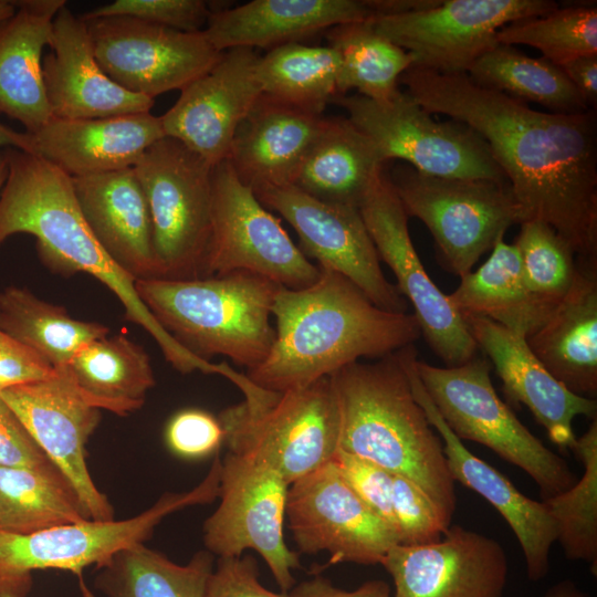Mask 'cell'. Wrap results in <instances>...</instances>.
Masks as SVG:
<instances>
[{
	"mask_svg": "<svg viewBox=\"0 0 597 597\" xmlns=\"http://www.w3.org/2000/svg\"><path fill=\"white\" fill-rule=\"evenodd\" d=\"M218 420L229 452L269 464L289 484L331 461L338 449L339 410L329 376L279 392L265 405L230 406Z\"/></svg>",
	"mask_w": 597,
	"mask_h": 597,
	"instance_id": "9c48e42d",
	"label": "cell"
},
{
	"mask_svg": "<svg viewBox=\"0 0 597 597\" xmlns=\"http://www.w3.org/2000/svg\"><path fill=\"white\" fill-rule=\"evenodd\" d=\"M289 486L269 464L228 451L221 459L220 504L203 524L208 552L220 558L254 549L281 593L294 587L292 570L301 567L297 553L284 540Z\"/></svg>",
	"mask_w": 597,
	"mask_h": 597,
	"instance_id": "4fadbf2b",
	"label": "cell"
},
{
	"mask_svg": "<svg viewBox=\"0 0 597 597\" xmlns=\"http://www.w3.org/2000/svg\"><path fill=\"white\" fill-rule=\"evenodd\" d=\"M0 465L29 468L65 478L59 467L36 443L14 411L1 397Z\"/></svg>",
	"mask_w": 597,
	"mask_h": 597,
	"instance_id": "7dc6e473",
	"label": "cell"
},
{
	"mask_svg": "<svg viewBox=\"0 0 597 597\" xmlns=\"http://www.w3.org/2000/svg\"><path fill=\"white\" fill-rule=\"evenodd\" d=\"M49 46L42 72L53 117L103 118L153 108V98L126 91L103 71L86 23L66 6L54 17Z\"/></svg>",
	"mask_w": 597,
	"mask_h": 597,
	"instance_id": "603a6c76",
	"label": "cell"
},
{
	"mask_svg": "<svg viewBox=\"0 0 597 597\" xmlns=\"http://www.w3.org/2000/svg\"><path fill=\"white\" fill-rule=\"evenodd\" d=\"M417 375L437 410L462 439L481 443L524 470L543 500L561 494L577 481L568 463L549 450L498 396L490 360L474 356L454 367L415 360Z\"/></svg>",
	"mask_w": 597,
	"mask_h": 597,
	"instance_id": "52a82bcc",
	"label": "cell"
},
{
	"mask_svg": "<svg viewBox=\"0 0 597 597\" xmlns=\"http://www.w3.org/2000/svg\"><path fill=\"white\" fill-rule=\"evenodd\" d=\"M203 597H291L289 593H274L259 580L254 557H220L208 577Z\"/></svg>",
	"mask_w": 597,
	"mask_h": 597,
	"instance_id": "c3c4849f",
	"label": "cell"
},
{
	"mask_svg": "<svg viewBox=\"0 0 597 597\" xmlns=\"http://www.w3.org/2000/svg\"><path fill=\"white\" fill-rule=\"evenodd\" d=\"M461 317L491 320L525 338L534 334L553 314L531 294L515 244L500 237L489 259L474 272L461 277L448 295Z\"/></svg>",
	"mask_w": 597,
	"mask_h": 597,
	"instance_id": "1f68e13d",
	"label": "cell"
},
{
	"mask_svg": "<svg viewBox=\"0 0 597 597\" xmlns=\"http://www.w3.org/2000/svg\"><path fill=\"white\" fill-rule=\"evenodd\" d=\"M272 315L273 346L245 375L273 392L305 387L362 357H385L421 335L413 314L378 307L347 277L326 269L305 289L282 287Z\"/></svg>",
	"mask_w": 597,
	"mask_h": 597,
	"instance_id": "7a4b0ae2",
	"label": "cell"
},
{
	"mask_svg": "<svg viewBox=\"0 0 597 597\" xmlns=\"http://www.w3.org/2000/svg\"><path fill=\"white\" fill-rule=\"evenodd\" d=\"M329 378L339 410L338 449L415 482L449 527L457 504L454 481L442 440L413 397L405 347L375 363L345 365Z\"/></svg>",
	"mask_w": 597,
	"mask_h": 597,
	"instance_id": "277c9868",
	"label": "cell"
},
{
	"mask_svg": "<svg viewBox=\"0 0 597 597\" xmlns=\"http://www.w3.org/2000/svg\"><path fill=\"white\" fill-rule=\"evenodd\" d=\"M392 510L401 545L417 546L438 542L448 528L437 506L422 489L411 480L395 474Z\"/></svg>",
	"mask_w": 597,
	"mask_h": 597,
	"instance_id": "ee69618b",
	"label": "cell"
},
{
	"mask_svg": "<svg viewBox=\"0 0 597 597\" xmlns=\"http://www.w3.org/2000/svg\"><path fill=\"white\" fill-rule=\"evenodd\" d=\"M558 7L551 0H437L421 10L375 14L368 20L378 34L412 54V65L468 74L498 44L502 27Z\"/></svg>",
	"mask_w": 597,
	"mask_h": 597,
	"instance_id": "5bb4252c",
	"label": "cell"
},
{
	"mask_svg": "<svg viewBox=\"0 0 597 597\" xmlns=\"http://www.w3.org/2000/svg\"><path fill=\"white\" fill-rule=\"evenodd\" d=\"M515 239L526 285L535 300L554 312L572 290L577 274L576 254L549 224L527 220Z\"/></svg>",
	"mask_w": 597,
	"mask_h": 597,
	"instance_id": "b9f144b4",
	"label": "cell"
},
{
	"mask_svg": "<svg viewBox=\"0 0 597 597\" xmlns=\"http://www.w3.org/2000/svg\"><path fill=\"white\" fill-rule=\"evenodd\" d=\"M55 369L0 328V391L52 376Z\"/></svg>",
	"mask_w": 597,
	"mask_h": 597,
	"instance_id": "681fc988",
	"label": "cell"
},
{
	"mask_svg": "<svg viewBox=\"0 0 597 597\" xmlns=\"http://www.w3.org/2000/svg\"><path fill=\"white\" fill-rule=\"evenodd\" d=\"M135 286L159 325L205 360L223 355L250 370L273 346L270 316L284 286L262 275L234 271L190 280L144 279Z\"/></svg>",
	"mask_w": 597,
	"mask_h": 597,
	"instance_id": "5b68a950",
	"label": "cell"
},
{
	"mask_svg": "<svg viewBox=\"0 0 597 597\" xmlns=\"http://www.w3.org/2000/svg\"><path fill=\"white\" fill-rule=\"evenodd\" d=\"M18 233L35 238L39 258L51 270L87 273L103 283L122 303L126 318L149 333L174 368L228 376L227 363L196 356L155 320L136 292V280L108 256L87 226L72 177L39 155L10 148L0 191V245Z\"/></svg>",
	"mask_w": 597,
	"mask_h": 597,
	"instance_id": "3957f363",
	"label": "cell"
},
{
	"mask_svg": "<svg viewBox=\"0 0 597 597\" xmlns=\"http://www.w3.org/2000/svg\"><path fill=\"white\" fill-rule=\"evenodd\" d=\"M572 451L582 461L584 473L561 494L546 500L557 526V541L565 557L597 564V419L576 439Z\"/></svg>",
	"mask_w": 597,
	"mask_h": 597,
	"instance_id": "ab89813d",
	"label": "cell"
},
{
	"mask_svg": "<svg viewBox=\"0 0 597 597\" xmlns=\"http://www.w3.org/2000/svg\"><path fill=\"white\" fill-rule=\"evenodd\" d=\"M63 368L102 409L119 416L139 409L156 384L149 355L124 334L88 343Z\"/></svg>",
	"mask_w": 597,
	"mask_h": 597,
	"instance_id": "d6a6232c",
	"label": "cell"
},
{
	"mask_svg": "<svg viewBox=\"0 0 597 597\" xmlns=\"http://www.w3.org/2000/svg\"><path fill=\"white\" fill-rule=\"evenodd\" d=\"M586 105L595 111L597 105V54L582 55L559 65Z\"/></svg>",
	"mask_w": 597,
	"mask_h": 597,
	"instance_id": "816d5d0a",
	"label": "cell"
},
{
	"mask_svg": "<svg viewBox=\"0 0 597 597\" xmlns=\"http://www.w3.org/2000/svg\"><path fill=\"white\" fill-rule=\"evenodd\" d=\"M221 458L216 455L206 478L192 490L165 493L153 506L122 521H84L54 526L32 534L0 530V597H28L33 572L60 569L80 580L84 597H92L83 570L100 566L115 553L145 543L167 515L219 496Z\"/></svg>",
	"mask_w": 597,
	"mask_h": 597,
	"instance_id": "8992f818",
	"label": "cell"
},
{
	"mask_svg": "<svg viewBox=\"0 0 597 597\" xmlns=\"http://www.w3.org/2000/svg\"><path fill=\"white\" fill-rule=\"evenodd\" d=\"M388 177L407 216L431 232L441 264L460 277L512 224L522 222L507 180L436 177L405 163Z\"/></svg>",
	"mask_w": 597,
	"mask_h": 597,
	"instance_id": "ba28073f",
	"label": "cell"
},
{
	"mask_svg": "<svg viewBox=\"0 0 597 597\" xmlns=\"http://www.w3.org/2000/svg\"><path fill=\"white\" fill-rule=\"evenodd\" d=\"M0 397L69 480L88 519L113 521L114 509L86 463V443L101 420L100 402L81 390L64 368L7 388Z\"/></svg>",
	"mask_w": 597,
	"mask_h": 597,
	"instance_id": "e0dca14e",
	"label": "cell"
},
{
	"mask_svg": "<svg viewBox=\"0 0 597 597\" xmlns=\"http://www.w3.org/2000/svg\"><path fill=\"white\" fill-rule=\"evenodd\" d=\"M10 148L0 149V191L8 175Z\"/></svg>",
	"mask_w": 597,
	"mask_h": 597,
	"instance_id": "11a10c76",
	"label": "cell"
},
{
	"mask_svg": "<svg viewBox=\"0 0 597 597\" xmlns=\"http://www.w3.org/2000/svg\"><path fill=\"white\" fill-rule=\"evenodd\" d=\"M0 147L35 154L32 136L27 132H17L0 123Z\"/></svg>",
	"mask_w": 597,
	"mask_h": 597,
	"instance_id": "f5cc1de1",
	"label": "cell"
},
{
	"mask_svg": "<svg viewBox=\"0 0 597 597\" xmlns=\"http://www.w3.org/2000/svg\"><path fill=\"white\" fill-rule=\"evenodd\" d=\"M381 565L394 580V597H502L509 573L496 540L460 525L431 544L392 546Z\"/></svg>",
	"mask_w": 597,
	"mask_h": 597,
	"instance_id": "ffe728a7",
	"label": "cell"
},
{
	"mask_svg": "<svg viewBox=\"0 0 597 597\" xmlns=\"http://www.w3.org/2000/svg\"><path fill=\"white\" fill-rule=\"evenodd\" d=\"M374 14L369 0H253L211 11L203 32L220 52L233 48L269 51Z\"/></svg>",
	"mask_w": 597,
	"mask_h": 597,
	"instance_id": "4316f807",
	"label": "cell"
},
{
	"mask_svg": "<svg viewBox=\"0 0 597 597\" xmlns=\"http://www.w3.org/2000/svg\"><path fill=\"white\" fill-rule=\"evenodd\" d=\"M211 10L202 0H116L80 15L83 21L129 17L185 32L203 31Z\"/></svg>",
	"mask_w": 597,
	"mask_h": 597,
	"instance_id": "7bdbcfd3",
	"label": "cell"
},
{
	"mask_svg": "<svg viewBox=\"0 0 597 597\" xmlns=\"http://www.w3.org/2000/svg\"><path fill=\"white\" fill-rule=\"evenodd\" d=\"M468 75L481 86L541 104L554 113L590 109L558 65L513 45L498 43L473 63Z\"/></svg>",
	"mask_w": 597,
	"mask_h": 597,
	"instance_id": "8d00e7d4",
	"label": "cell"
},
{
	"mask_svg": "<svg viewBox=\"0 0 597 597\" xmlns=\"http://www.w3.org/2000/svg\"><path fill=\"white\" fill-rule=\"evenodd\" d=\"M298 234L305 252L321 269L341 273L378 307L408 313V301L383 273L380 259L359 209L322 202L289 185L253 190Z\"/></svg>",
	"mask_w": 597,
	"mask_h": 597,
	"instance_id": "d6986e66",
	"label": "cell"
},
{
	"mask_svg": "<svg viewBox=\"0 0 597 597\" xmlns=\"http://www.w3.org/2000/svg\"><path fill=\"white\" fill-rule=\"evenodd\" d=\"M324 122L262 93L238 126L227 160L252 190L292 185Z\"/></svg>",
	"mask_w": 597,
	"mask_h": 597,
	"instance_id": "83f0119b",
	"label": "cell"
},
{
	"mask_svg": "<svg viewBox=\"0 0 597 597\" xmlns=\"http://www.w3.org/2000/svg\"><path fill=\"white\" fill-rule=\"evenodd\" d=\"M133 168L149 208L157 279L202 277L211 235L212 166L166 136Z\"/></svg>",
	"mask_w": 597,
	"mask_h": 597,
	"instance_id": "30bf717a",
	"label": "cell"
},
{
	"mask_svg": "<svg viewBox=\"0 0 597 597\" xmlns=\"http://www.w3.org/2000/svg\"><path fill=\"white\" fill-rule=\"evenodd\" d=\"M328 46L339 56L338 96L350 90L374 101H388L400 90V76L413 63L411 53L378 34L369 20L325 31Z\"/></svg>",
	"mask_w": 597,
	"mask_h": 597,
	"instance_id": "d590c367",
	"label": "cell"
},
{
	"mask_svg": "<svg viewBox=\"0 0 597 597\" xmlns=\"http://www.w3.org/2000/svg\"><path fill=\"white\" fill-rule=\"evenodd\" d=\"M0 328L54 369L65 367L81 348L109 334L107 326L73 318L65 307L14 285L0 291Z\"/></svg>",
	"mask_w": 597,
	"mask_h": 597,
	"instance_id": "836d02e7",
	"label": "cell"
},
{
	"mask_svg": "<svg viewBox=\"0 0 597 597\" xmlns=\"http://www.w3.org/2000/svg\"><path fill=\"white\" fill-rule=\"evenodd\" d=\"M72 182L80 210L108 256L136 281L157 279L149 208L134 168Z\"/></svg>",
	"mask_w": 597,
	"mask_h": 597,
	"instance_id": "484cf974",
	"label": "cell"
},
{
	"mask_svg": "<svg viewBox=\"0 0 597 597\" xmlns=\"http://www.w3.org/2000/svg\"><path fill=\"white\" fill-rule=\"evenodd\" d=\"M15 12L0 22V113L34 134L53 116L46 98L42 51L64 0L13 1Z\"/></svg>",
	"mask_w": 597,
	"mask_h": 597,
	"instance_id": "f1b7e54d",
	"label": "cell"
},
{
	"mask_svg": "<svg viewBox=\"0 0 597 597\" xmlns=\"http://www.w3.org/2000/svg\"><path fill=\"white\" fill-rule=\"evenodd\" d=\"M286 517L301 553L329 564H381L397 534L355 494L331 460L289 486Z\"/></svg>",
	"mask_w": 597,
	"mask_h": 597,
	"instance_id": "ac0fdd59",
	"label": "cell"
},
{
	"mask_svg": "<svg viewBox=\"0 0 597 597\" xmlns=\"http://www.w3.org/2000/svg\"><path fill=\"white\" fill-rule=\"evenodd\" d=\"M291 597H391L389 585L384 580H368L354 590H344L321 576L295 585Z\"/></svg>",
	"mask_w": 597,
	"mask_h": 597,
	"instance_id": "f907efd6",
	"label": "cell"
},
{
	"mask_svg": "<svg viewBox=\"0 0 597 597\" xmlns=\"http://www.w3.org/2000/svg\"><path fill=\"white\" fill-rule=\"evenodd\" d=\"M30 135L35 155L72 178L133 168L166 137L160 116L150 112L90 119L52 117Z\"/></svg>",
	"mask_w": 597,
	"mask_h": 597,
	"instance_id": "d4e9b609",
	"label": "cell"
},
{
	"mask_svg": "<svg viewBox=\"0 0 597 597\" xmlns=\"http://www.w3.org/2000/svg\"><path fill=\"white\" fill-rule=\"evenodd\" d=\"M332 461L355 494L398 536L392 510L394 474L373 461L342 449H337Z\"/></svg>",
	"mask_w": 597,
	"mask_h": 597,
	"instance_id": "f6af8a7d",
	"label": "cell"
},
{
	"mask_svg": "<svg viewBox=\"0 0 597 597\" xmlns=\"http://www.w3.org/2000/svg\"><path fill=\"white\" fill-rule=\"evenodd\" d=\"M352 124L387 163L398 159L436 177L506 180L485 140L464 123L436 121L407 92L388 101L359 94L336 96Z\"/></svg>",
	"mask_w": 597,
	"mask_h": 597,
	"instance_id": "8fae6325",
	"label": "cell"
},
{
	"mask_svg": "<svg viewBox=\"0 0 597 597\" xmlns=\"http://www.w3.org/2000/svg\"><path fill=\"white\" fill-rule=\"evenodd\" d=\"M496 40L506 45L536 48L558 66L582 55L597 54V7L572 4L520 19L502 27Z\"/></svg>",
	"mask_w": 597,
	"mask_h": 597,
	"instance_id": "60d3db41",
	"label": "cell"
},
{
	"mask_svg": "<svg viewBox=\"0 0 597 597\" xmlns=\"http://www.w3.org/2000/svg\"><path fill=\"white\" fill-rule=\"evenodd\" d=\"M211 189V235L202 277L247 271L291 290L317 281L320 266L307 260L227 159L212 167Z\"/></svg>",
	"mask_w": 597,
	"mask_h": 597,
	"instance_id": "7c38bea8",
	"label": "cell"
},
{
	"mask_svg": "<svg viewBox=\"0 0 597 597\" xmlns=\"http://www.w3.org/2000/svg\"><path fill=\"white\" fill-rule=\"evenodd\" d=\"M385 164L347 117H325L291 186L322 202L359 209Z\"/></svg>",
	"mask_w": 597,
	"mask_h": 597,
	"instance_id": "4dcf8cb0",
	"label": "cell"
},
{
	"mask_svg": "<svg viewBox=\"0 0 597 597\" xmlns=\"http://www.w3.org/2000/svg\"><path fill=\"white\" fill-rule=\"evenodd\" d=\"M212 570L207 549L180 565L139 543L97 566L94 585L106 597H203Z\"/></svg>",
	"mask_w": 597,
	"mask_h": 597,
	"instance_id": "e575fe53",
	"label": "cell"
},
{
	"mask_svg": "<svg viewBox=\"0 0 597 597\" xmlns=\"http://www.w3.org/2000/svg\"><path fill=\"white\" fill-rule=\"evenodd\" d=\"M463 320L478 348L495 367L506 399L514 406H526L553 443L572 450L577 439L573 420L577 416L595 419L597 400L576 395L558 381L537 359L524 336L484 317Z\"/></svg>",
	"mask_w": 597,
	"mask_h": 597,
	"instance_id": "cb8c5ba5",
	"label": "cell"
},
{
	"mask_svg": "<svg viewBox=\"0 0 597 597\" xmlns=\"http://www.w3.org/2000/svg\"><path fill=\"white\" fill-rule=\"evenodd\" d=\"M412 345L405 347V366L415 399L442 440L448 470L453 481L483 496L509 523L526 562L531 580L543 579L549 570V552L557 541V526L545 503L521 493L514 484L489 463L474 455L446 423L421 384Z\"/></svg>",
	"mask_w": 597,
	"mask_h": 597,
	"instance_id": "7402d4cb",
	"label": "cell"
},
{
	"mask_svg": "<svg viewBox=\"0 0 597 597\" xmlns=\"http://www.w3.org/2000/svg\"><path fill=\"white\" fill-rule=\"evenodd\" d=\"M165 438L177 455L197 459L218 450L223 441V429L211 413L200 409H186L169 420Z\"/></svg>",
	"mask_w": 597,
	"mask_h": 597,
	"instance_id": "bcb514c9",
	"label": "cell"
},
{
	"mask_svg": "<svg viewBox=\"0 0 597 597\" xmlns=\"http://www.w3.org/2000/svg\"><path fill=\"white\" fill-rule=\"evenodd\" d=\"M544 597H591L580 589L574 582L565 579L554 584Z\"/></svg>",
	"mask_w": 597,
	"mask_h": 597,
	"instance_id": "db71d44e",
	"label": "cell"
},
{
	"mask_svg": "<svg viewBox=\"0 0 597 597\" xmlns=\"http://www.w3.org/2000/svg\"><path fill=\"white\" fill-rule=\"evenodd\" d=\"M399 83L426 111L464 123L485 140L512 188L522 222L549 224L578 261L597 264L595 111L540 112L468 74L416 65Z\"/></svg>",
	"mask_w": 597,
	"mask_h": 597,
	"instance_id": "6da1fadb",
	"label": "cell"
},
{
	"mask_svg": "<svg viewBox=\"0 0 597 597\" xmlns=\"http://www.w3.org/2000/svg\"><path fill=\"white\" fill-rule=\"evenodd\" d=\"M338 73L339 56L328 45L284 44L255 64L263 94L316 115L338 96Z\"/></svg>",
	"mask_w": 597,
	"mask_h": 597,
	"instance_id": "74e56055",
	"label": "cell"
},
{
	"mask_svg": "<svg viewBox=\"0 0 597 597\" xmlns=\"http://www.w3.org/2000/svg\"><path fill=\"white\" fill-rule=\"evenodd\" d=\"M259 56L250 48L223 51L160 116L165 136L177 139L212 167L226 160L238 126L262 94L255 76Z\"/></svg>",
	"mask_w": 597,
	"mask_h": 597,
	"instance_id": "44dd1931",
	"label": "cell"
},
{
	"mask_svg": "<svg viewBox=\"0 0 597 597\" xmlns=\"http://www.w3.org/2000/svg\"><path fill=\"white\" fill-rule=\"evenodd\" d=\"M103 71L149 98L182 90L221 57L203 31L185 32L129 17L84 21Z\"/></svg>",
	"mask_w": 597,
	"mask_h": 597,
	"instance_id": "2e32d148",
	"label": "cell"
},
{
	"mask_svg": "<svg viewBox=\"0 0 597 597\" xmlns=\"http://www.w3.org/2000/svg\"><path fill=\"white\" fill-rule=\"evenodd\" d=\"M84 521L92 520L65 478L0 465V530L27 535Z\"/></svg>",
	"mask_w": 597,
	"mask_h": 597,
	"instance_id": "f35d334b",
	"label": "cell"
},
{
	"mask_svg": "<svg viewBox=\"0 0 597 597\" xmlns=\"http://www.w3.org/2000/svg\"><path fill=\"white\" fill-rule=\"evenodd\" d=\"M359 212L379 259L392 270L398 290L412 305L431 350L446 367L462 365L476 356L479 348L464 320L422 265L409 234L408 216L385 168Z\"/></svg>",
	"mask_w": 597,
	"mask_h": 597,
	"instance_id": "9a60e30c",
	"label": "cell"
},
{
	"mask_svg": "<svg viewBox=\"0 0 597 597\" xmlns=\"http://www.w3.org/2000/svg\"><path fill=\"white\" fill-rule=\"evenodd\" d=\"M576 281L527 345L572 392L597 395V264L577 260Z\"/></svg>",
	"mask_w": 597,
	"mask_h": 597,
	"instance_id": "f546056e",
	"label": "cell"
},
{
	"mask_svg": "<svg viewBox=\"0 0 597 597\" xmlns=\"http://www.w3.org/2000/svg\"><path fill=\"white\" fill-rule=\"evenodd\" d=\"M15 12L13 1L0 0V22L8 19Z\"/></svg>",
	"mask_w": 597,
	"mask_h": 597,
	"instance_id": "9f6ffc18",
	"label": "cell"
}]
</instances>
